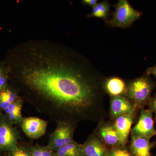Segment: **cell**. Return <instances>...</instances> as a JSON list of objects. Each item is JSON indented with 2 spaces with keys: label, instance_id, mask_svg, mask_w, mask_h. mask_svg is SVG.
Wrapping results in <instances>:
<instances>
[{
  "label": "cell",
  "instance_id": "277c9868",
  "mask_svg": "<svg viewBox=\"0 0 156 156\" xmlns=\"http://www.w3.org/2000/svg\"><path fill=\"white\" fill-rule=\"evenodd\" d=\"M56 124V129L50 134L48 145L54 152L75 141L74 133L77 125L68 122H59Z\"/></svg>",
  "mask_w": 156,
  "mask_h": 156
},
{
  "label": "cell",
  "instance_id": "9a60e30c",
  "mask_svg": "<svg viewBox=\"0 0 156 156\" xmlns=\"http://www.w3.org/2000/svg\"><path fill=\"white\" fill-rule=\"evenodd\" d=\"M20 96L13 89L6 88L0 92V111L5 110Z\"/></svg>",
  "mask_w": 156,
  "mask_h": 156
},
{
  "label": "cell",
  "instance_id": "2e32d148",
  "mask_svg": "<svg viewBox=\"0 0 156 156\" xmlns=\"http://www.w3.org/2000/svg\"><path fill=\"white\" fill-rule=\"evenodd\" d=\"M82 144L74 141L54 152V156H81Z\"/></svg>",
  "mask_w": 156,
  "mask_h": 156
},
{
  "label": "cell",
  "instance_id": "8992f818",
  "mask_svg": "<svg viewBox=\"0 0 156 156\" xmlns=\"http://www.w3.org/2000/svg\"><path fill=\"white\" fill-rule=\"evenodd\" d=\"M140 115L137 123L131 128V136H140L151 140L156 136L153 112L150 109H140Z\"/></svg>",
  "mask_w": 156,
  "mask_h": 156
},
{
  "label": "cell",
  "instance_id": "d4e9b609",
  "mask_svg": "<svg viewBox=\"0 0 156 156\" xmlns=\"http://www.w3.org/2000/svg\"><path fill=\"white\" fill-rule=\"evenodd\" d=\"M145 73L149 76H150V75H153L156 78V65L149 67L147 69Z\"/></svg>",
  "mask_w": 156,
  "mask_h": 156
},
{
  "label": "cell",
  "instance_id": "5b68a950",
  "mask_svg": "<svg viewBox=\"0 0 156 156\" xmlns=\"http://www.w3.org/2000/svg\"><path fill=\"white\" fill-rule=\"evenodd\" d=\"M13 125L0 111V151H11L18 147L20 135Z\"/></svg>",
  "mask_w": 156,
  "mask_h": 156
},
{
  "label": "cell",
  "instance_id": "4fadbf2b",
  "mask_svg": "<svg viewBox=\"0 0 156 156\" xmlns=\"http://www.w3.org/2000/svg\"><path fill=\"white\" fill-rule=\"evenodd\" d=\"M104 91L111 97L126 95L127 83L117 76L105 78L103 83Z\"/></svg>",
  "mask_w": 156,
  "mask_h": 156
},
{
  "label": "cell",
  "instance_id": "ffe728a7",
  "mask_svg": "<svg viewBox=\"0 0 156 156\" xmlns=\"http://www.w3.org/2000/svg\"><path fill=\"white\" fill-rule=\"evenodd\" d=\"M150 109L154 114V121L156 122V94L154 97H152L148 104Z\"/></svg>",
  "mask_w": 156,
  "mask_h": 156
},
{
  "label": "cell",
  "instance_id": "44dd1931",
  "mask_svg": "<svg viewBox=\"0 0 156 156\" xmlns=\"http://www.w3.org/2000/svg\"><path fill=\"white\" fill-rule=\"evenodd\" d=\"M41 156H54V152L48 145L43 146Z\"/></svg>",
  "mask_w": 156,
  "mask_h": 156
},
{
  "label": "cell",
  "instance_id": "e0dca14e",
  "mask_svg": "<svg viewBox=\"0 0 156 156\" xmlns=\"http://www.w3.org/2000/svg\"><path fill=\"white\" fill-rule=\"evenodd\" d=\"M110 7L109 3L107 1L98 2L95 7L92 8L89 17L101 18L106 22H108Z\"/></svg>",
  "mask_w": 156,
  "mask_h": 156
},
{
  "label": "cell",
  "instance_id": "9c48e42d",
  "mask_svg": "<svg viewBox=\"0 0 156 156\" xmlns=\"http://www.w3.org/2000/svg\"><path fill=\"white\" fill-rule=\"evenodd\" d=\"M109 149L94 131L82 144L81 156H108Z\"/></svg>",
  "mask_w": 156,
  "mask_h": 156
},
{
  "label": "cell",
  "instance_id": "ba28073f",
  "mask_svg": "<svg viewBox=\"0 0 156 156\" xmlns=\"http://www.w3.org/2000/svg\"><path fill=\"white\" fill-rule=\"evenodd\" d=\"M138 111L126 95L110 97L109 115L112 122L123 115H137Z\"/></svg>",
  "mask_w": 156,
  "mask_h": 156
},
{
  "label": "cell",
  "instance_id": "3957f363",
  "mask_svg": "<svg viewBox=\"0 0 156 156\" xmlns=\"http://www.w3.org/2000/svg\"><path fill=\"white\" fill-rule=\"evenodd\" d=\"M115 8L111 19L108 22L112 27L127 28L142 15V12L134 9L127 0H119Z\"/></svg>",
  "mask_w": 156,
  "mask_h": 156
},
{
  "label": "cell",
  "instance_id": "7c38bea8",
  "mask_svg": "<svg viewBox=\"0 0 156 156\" xmlns=\"http://www.w3.org/2000/svg\"><path fill=\"white\" fill-rule=\"evenodd\" d=\"M137 115H126L118 117L113 121L114 125L119 135L123 146H126L131 134L132 125Z\"/></svg>",
  "mask_w": 156,
  "mask_h": 156
},
{
  "label": "cell",
  "instance_id": "7402d4cb",
  "mask_svg": "<svg viewBox=\"0 0 156 156\" xmlns=\"http://www.w3.org/2000/svg\"><path fill=\"white\" fill-rule=\"evenodd\" d=\"M8 79H9L8 75L0 78V92H2L4 89H5Z\"/></svg>",
  "mask_w": 156,
  "mask_h": 156
},
{
  "label": "cell",
  "instance_id": "7a4b0ae2",
  "mask_svg": "<svg viewBox=\"0 0 156 156\" xmlns=\"http://www.w3.org/2000/svg\"><path fill=\"white\" fill-rule=\"evenodd\" d=\"M156 87V82L150 76L144 74L127 82L126 96L132 101L137 110L148 105L151 94Z\"/></svg>",
  "mask_w": 156,
  "mask_h": 156
},
{
  "label": "cell",
  "instance_id": "5bb4252c",
  "mask_svg": "<svg viewBox=\"0 0 156 156\" xmlns=\"http://www.w3.org/2000/svg\"><path fill=\"white\" fill-rule=\"evenodd\" d=\"M23 103L24 101L20 97L5 111V115L12 124L21 125L23 118L21 114Z\"/></svg>",
  "mask_w": 156,
  "mask_h": 156
},
{
  "label": "cell",
  "instance_id": "ac0fdd59",
  "mask_svg": "<svg viewBox=\"0 0 156 156\" xmlns=\"http://www.w3.org/2000/svg\"><path fill=\"white\" fill-rule=\"evenodd\" d=\"M10 152L9 156H32L31 146L27 144L18 145Z\"/></svg>",
  "mask_w": 156,
  "mask_h": 156
},
{
  "label": "cell",
  "instance_id": "8fae6325",
  "mask_svg": "<svg viewBox=\"0 0 156 156\" xmlns=\"http://www.w3.org/2000/svg\"><path fill=\"white\" fill-rule=\"evenodd\" d=\"M129 150L133 156H152L151 151L156 145V140L140 137L131 136Z\"/></svg>",
  "mask_w": 156,
  "mask_h": 156
},
{
  "label": "cell",
  "instance_id": "30bf717a",
  "mask_svg": "<svg viewBox=\"0 0 156 156\" xmlns=\"http://www.w3.org/2000/svg\"><path fill=\"white\" fill-rule=\"evenodd\" d=\"M48 122L35 117L23 118L21 128L23 133L31 139L41 138L46 133Z\"/></svg>",
  "mask_w": 156,
  "mask_h": 156
},
{
  "label": "cell",
  "instance_id": "6da1fadb",
  "mask_svg": "<svg viewBox=\"0 0 156 156\" xmlns=\"http://www.w3.org/2000/svg\"><path fill=\"white\" fill-rule=\"evenodd\" d=\"M6 66L14 91L52 122L98 123L106 118L105 77L77 50L29 40L12 50Z\"/></svg>",
  "mask_w": 156,
  "mask_h": 156
},
{
  "label": "cell",
  "instance_id": "52a82bcc",
  "mask_svg": "<svg viewBox=\"0 0 156 156\" xmlns=\"http://www.w3.org/2000/svg\"><path fill=\"white\" fill-rule=\"evenodd\" d=\"M94 131L109 149L117 147L124 146L112 121L106 122L103 120L99 122Z\"/></svg>",
  "mask_w": 156,
  "mask_h": 156
},
{
  "label": "cell",
  "instance_id": "d6986e66",
  "mask_svg": "<svg viewBox=\"0 0 156 156\" xmlns=\"http://www.w3.org/2000/svg\"><path fill=\"white\" fill-rule=\"evenodd\" d=\"M108 156H133L126 146L112 147L109 149Z\"/></svg>",
  "mask_w": 156,
  "mask_h": 156
},
{
  "label": "cell",
  "instance_id": "603a6c76",
  "mask_svg": "<svg viewBox=\"0 0 156 156\" xmlns=\"http://www.w3.org/2000/svg\"><path fill=\"white\" fill-rule=\"evenodd\" d=\"M82 2L86 5L90 6L92 8L95 7L98 3L97 0H83L82 1Z\"/></svg>",
  "mask_w": 156,
  "mask_h": 156
},
{
  "label": "cell",
  "instance_id": "cb8c5ba5",
  "mask_svg": "<svg viewBox=\"0 0 156 156\" xmlns=\"http://www.w3.org/2000/svg\"><path fill=\"white\" fill-rule=\"evenodd\" d=\"M8 75V69L6 66L0 64V78Z\"/></svg>",
  "mask_w": 156,
  "mask_h": 156
},
{
  "label": "cell",
  "instance_id": "484cf974",
  "mask_svg": "<svg viewBox=\"0 0 156 156\" xmlns=\"http://www.w3.org/2000/svg\"><path fill=\"white\" fill-rule=\"evenodd\" d=\"M155 156H156V154H155Z\"/></svg>",
  "mask_w": 156,
  "mask_h": 156
}]
</instances>
